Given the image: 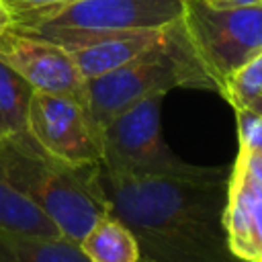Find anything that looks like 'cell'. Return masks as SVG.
Instances as JSON below:
<instances>
[{"label":"cell","mask_w":262,"mask_h":262,"mask_svg":"<svg viewBox=\"0 0 262 262\" xmlns=\"http://www.w3.org/2000/svg\"><path fill=\"white\" fill-rule=\"evenodd\" d=\"M231 166L180 176H121L98 170L111 213L137 237L139 262H242L225 231Z\"/></svg>","instance_id":"1"},{"label":"cell","mask_w":262,"mask_h":262,"mask_svg":"<svg viewBox=\"0 0 262 262\" xmlns=\"http://www.w3.org/2000/svg\"><path fill=\"white\" fill-rule=\"evenodd\" d=\"M98 170L100 164L76 166L47 154L27 131L0 139V178L74 242H80L102 215L111 213Z\"/></svg>","instance_id":"2"},{"label":"cell","mask_w":262,"mask_h":262,"mask_svg":"<svg viewBox=\"0 0 262 262\" xmlns=\"http://www.w3.org/2000/svg\"><path fill=\"white\" fill-rule=\"evenodd\" d=\"M174 88L211 90L219 94V86L203 66L182 18L168 25L162 41L147 51L108 74L86 80L84 102L94 121L104 127L113 117L145 96H166Z\"/></svg>","instance_id":"3"},{"label":"cell","mask_w":262,"mask_h":262,"mask_svg":"<svg viewBox=\"0 0 262 262\" xmlns=\"http://www.w3.org/2000/svg\"><path fill=\"white\" fill-rule=\"evenodd\" d=\"M184 14V0H68L14 12V29L66 41L84 35L164 29Z\"/></svg>","instance_id":"4"},{"label":"cell","mask_w":262,"mask_h":262,"mask_svg":"<svg viewBox=\"0 0 262 262\" xmlns=\"http://www.w3.org/2000/svg\"><path fill=\"white\" fill-rule=\"evenodd\" d=\"M162 98L164 94L145 96L102 127V170L135 178L180 176L203 170V166L180 160L162 139Z\"/></svg>","instance_id":"5"},{"label":"cell","mask_w":262,"mask_h":262,"mask_svg":"<svg viewBox=\"0 0 262 262\" xmlns=\"http://www.w3.org/2000/svg\"><path fill=\"white\" fill-rule=\"evenodd\" d=\"M182 20L219 94L229 76L262 51V4L215 8L203 0H184Z\"/></svg>","instance_id":"6"},{"label":"cell","mask_w":262,"mask_h":262,"mask_svg":"<svg viewBox=\"0 0 262 262\" xmlns=\"http://www.w3.org/2000/svg\"><path fill=\"white\" fill-rule=\"evenodd\" d=\"M27 133L51 156L92 166L102 160V127L84 100L35 90L27 115Z\"/></svg>","instance_id":"7"},{"label":"cell","mask_w":262,"mask_h":262,"mask_svg":"<svg viewBox=\"0 0 262 262\" xmlns=\"http://www.w3.org/2000/svg\"><path fill=\"white\" fill-rule=\"evenodd\" d=\"M0 61L20 74L35 90L84 100L86 80L68 49L55 41L12 27L0 35Z\"/></svg>","instance_id":"8"},{"label":"cell","mask_w":262,"mask_h":262,"mask_svg":"<svg viewBox=\"0 0 262 262\" xmlns=\"http://www.w3.org/2000/svg\"><path fill=\"white\" fill-rule=\"evenodd\" d=\"M164 33L166 27L104 33V35H84V37H72L59 41V45L68 49L80 76L84 80H92L125 66L139 53L147 51L149 47L162 41Z\"/></svg>","instance_id":"9"},{"label":"cell","mask_w":262,"mask_h":262,"mask_svg":"<svg viewBox=\"0 0 262 262\" xmlns=\"http://www.w3.org/2000/svg\"><path fill=\"white\" fill-rule=\"evenodd\" d=\"M227 244L242 262H262V186L239 164H231L225 205Z\"/></svg>","instance_id":"10"},{"label":"cell","mask_w":262,"mask_h":262,"mask_svg":"<svg viewBox=\"0 0 262 262\" xmlns=\"http://www.w3.org/2000/svg\"><path fill=\"white\" fill-rule=\"evenodd\" d=\"M0 262H90L66 235H33L0 229Z\"/></svg>","instance_id":"11"},{"label":"cell","mask_w":262,"mask_h":262,"mask_svg":"<svg viewBox=\"0 0 262 262\" xmlns=\"http://www.w3.org/2000/svg\"><path fill=\"white\" fill-rule=\"evenodd\" d=\"M78 244L90 262H139L137 237L113 213L102 215Z\"/></svg>","instance_id":"12"},{"label":"cell","mask_w":262,"mask_h":262,"mask_svg":"<svg viewBox=\"0 0 262 262\" xmlns=\"http://www.w3.org/2000/svg\"><path fill=\"white\" fill-rule=\"evenodd\" d=\"M0 229L33 233V235H51L57 237L61 231L57 225L29 199L16 192L6 180L0 178Z\"/></svg>","instance_id":"13"},{"label":"cell","mask_w":262,"mask_h":262,"mask_svg":"<svg viewBox=\"0 0 262 262\" xmlns=\"http://www.w3.org/2000/svg\"><path fill=\"white\" fill-rule=\"evenodd\" d=\"M33 92L35 88L20 74L0 61V115L10 133L27 131V115Z\"/></svg>","instance_id":"14"},{"label":"cell","mask_w":262,"mask_h":262,"mask_svg":"<svg viewBox=\"0 0 262 262\" xmlns=\"http://www.w3.org/2000/svg\"><path fill=\"white\" fill-rule=\"evenodd\" d=\"M221 96L233 108L252 106L262 98V51L229 76Z\"/></svg>","instance_id":"15"},{"label":"cell","mask_w":262,"mask_h":262,"mask_svg":"<svg viewBox=\"0 0 262 262\" xmlns=\"http://www.w3.org/2000/svg\"><path fill=\"white\" fill-rule=\"evenodd\" d=\"M235 111L239 151H262V113L242 106Z\"/></svg>","instance_id":"16"},{"label":"cell","mask_w":262,"mask_h":262,"mask_svg":"<svg viewBox=\"0 0 262 262\" xmlns=\"http://www.w3.org/2000/svg\"><path fill=\"white\" fill-rule=\"evenodd\" d=\"M235 164H239L248 176L262 186V151H239L235 156Z\"/></svg>","instance_id":"17"},{"label":"cell","mask_w":262,"mask_h":262,"mask_svg":"<svg viewBox=\"0 0 262 262\" xmlns=\"http://www.w3.org/2000/svg\"><path fill=\"white\" fill-rule=\"evenodd\" d=\"M4 2L12 8V12H25V10H33V8H43V6L68 2V0H4Z\"/></svg>","instance_id":"18"},{"label":"cell","mask_w":262,"mask_h":262,"mask_svg":"<svg viewBox=\"0 0 262 262\" xmlns=\"http://www.w3.org/2000/svg\"><path fill=\"white\" fill-rule=\"evenodd\" d=\"M203 2L215 8H246V6L262 4V0H203Z\"/></svg>","instance_id":"19"},{"label":"cell","mask_w":262,"mask_h":262,"mask_svg":"<svg viewBox=\"0 0 262 262\" xmlns=\"http://www.w3.org/2000/svg\"><path fill=\"white\" fill-rule=\"evenodd\" d=\"M12 25H14V12L4 0H0V35L12 29Z\"/></svg>","instance_id":"20"},{"label":"cell","mask_w":262,"mask_h":262,"mask_svg":"<svg viewBox=\"0 0 262 262\" xmlns=\"http://www.w3.org/2000/svg\"><path fill=\"white\" fill-rule=\"evenodd\" d=\"M8 133H10V129H8V125L4 123V119H2V115H0V139L6 137Z\"/></svg>","instance_id":"21"},{"label":"cell","mask_w":262,"mask_h":262,"mask_svg":"<svg viewBox=\"0 0 262 262\" xmlns=\"http://www.w3.org/2000/svg\"><path fill=\"white\" fill-rule=\"evenodd\" d=\"M248 108H254V111H258V113H262V98L260 100H256L252 106H248Z\"/></svg>","instance_id":"22"}]
</instances>
